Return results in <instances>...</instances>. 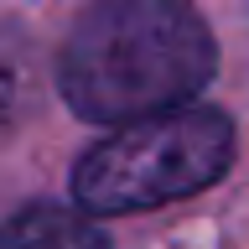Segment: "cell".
<instances>
[{
	"instance_id": "6da1fadb",
	"label": "cell",
	"mask_w": 249,
	"mask_h": 249,
	"mask_svg": "<svg viewBox=\"0 0 249 249\" xmlns=\"http://www.w3.org/2000/svg\"><path fill=\"white\" fill-rule=\"evenodd\" d=\"M218 47L192 0H93L68 31L57 89L93 124H130L197 99Z\"/></svg>"
},
{
	"instance_id": "7a4b0ae2",
	"label": "cell",
	"mask_w": 249,
	"mask_h": 249,
	"mask_svg": "<svg viewBox=\"0 0 249 249\" xmlns=\"http://www.w3.org/2000/svg\"><path fill=\"white\" fill-rule=\"evenodd\" d=\"M233 166V120L208 104H177L120 124L78 156L73 197L83 213H145L192 197Z\"/></svg>"
},
{
	"instance_id": "3957f363",
	"label": "cell",
	"mask_w": 249,
	"mask_h": 249,
	"mask_svg": "<svg viewBox=\"0 0 249 249\" xmlns=\"http://www.w3.org/2000/svg\"><path fill=\"white\" fill-rule=\"evenodd\" d=\"M0 249H109V239L83 208L31 202L0 223Z\"/></svg>"
},
{
	"instance_id": "277c9868",
	"label": "cell",
	"mask_w": 249,
	"mask_h": 249,
	"mask_svg": "<svg viewBox=\"0 0 249 249\" xmlns=\"http://www.w3.org/2000/svg\"><path fill=\"white\" fill-rule=\"evenodd\" d=\"M36 93V62L21 36H0V124L21 120V109Z\"/></svg>"
}]
</instances>
